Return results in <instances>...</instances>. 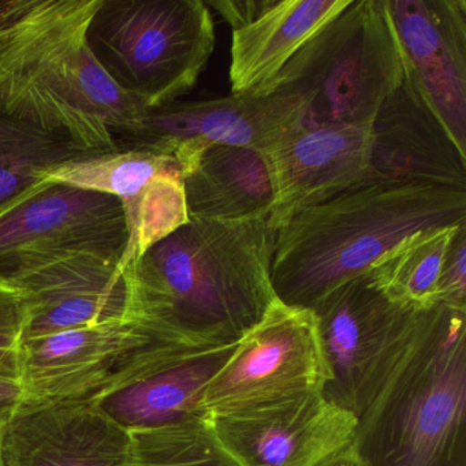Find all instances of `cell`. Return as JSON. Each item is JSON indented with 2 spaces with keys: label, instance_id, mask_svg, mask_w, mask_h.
Instances as JSON below:
<instances>
[{
  "label": "cell",
  "instance_id": "cell-1",
  "mask_svg": "<svg viewBox=\"0 0 466 466\" xmlns=\"http://www.w3.org/2000/svg\"><path fill=\"white\" fill-rule=\"evenodd\" d=\"M99 5L0 2V113L88 154L118 151L116 138L137 127L147 111L108 77L89 47Z\"/></svg>",
  "mask_w": 466,
  "mask_h": 466
},
{
  "label": "cell",
  "instance_id": "cell-2",
  "mask_svg": "<svg viewBox=\"0 0 466 466\" xmlns=\"http://www.w3.org/2000/svg\"><path fill=\"white\" fill-rule=\"evenodd\" d=\"M275 234L268 219L190 220L125 266L129 318L187 342H236L277 299Z\"/></svg>",
  "mask_w": 466,
  "mask_h": 466
},
{
  "label": "cell",
  "instance_id": "cell-3",
  "mask_svg": "<svg viewBox=\"0 0 466 466\" xmlns=\"http://www.w3.org/2000/svg\"><path fill=\"white\" fill-rule=\"evenodd\" d=\"M466 223V189L370 179L294 215L275 234V296L313 310L329 293L368 274L409 237Z\"/></svg>",
  "mask_w": 466,
  "mask_h": 466
},
{
  "label": "cell",
  "instance_id": "cell-4",
  "mask_svg": "<svg viewBox=\"0 0 466 466\" xmlns=\"http://www.w3.org/2000/svg\"><path fill=\"white\" fill-rule=\"evenodd\" d=\"M370 466H466V309L424 308L410 345L357 419Z\"/></svg>",
  "mask_w": 466,
  "mask_h": 466
},
{
  "label": "cell",
  "instance_id": "cell-5",
  "mask_svg": "<svg viewBox=\"0 0 466 466\" xmlns=\"http://www.w3.org/2000/svg\"><path fill=\"white\" fill-rule=\"evenodd\" d=\"M408 62L386 0H351L283 67L277 89L305 107V125L370 127Z\"/></svg>",
  "mask_w": 466,
  "mask_h": 466
},
{
  "label": "cell",
  "instance_id": "cell-6",
  "mask_svg": "<svg viewBox=\"0 0 466 466\" xmlns=\"http://www.w3.org/2000/svg\"><path fill=\"white\" fill-rule=\"evenodd\" d=\"M88 43L108 77L146 110L192 92L215 48L201 0H100Z\"/></svg>",
  "mask_w": 466,
  "mask_h": 466
},
{
  "label": "cell",
  "instance_id": "cell-7",
  "mask_svg": "<svg viewBox=\"0 0 466 466\" xmlns=\"http://www.w3.org/2000/svg\"><path fill=\"white\" fill-rule=\"evenodd\" d=\"M228 345V343H226ZM136 318L26 338L24 402H92L154 368L203 348Z\"/></svg>",
  "mask_w": 466,
  "mask_h": 466
},
{
  "label": "cell",
  "instance_id": "cell-8",
  "mask_svg": "<svg viewBox=\"0 0 466 466\" xmlns=\"http://www.w3.org/2000/svg\"><path fill=\"white\" fill-rule=\"evenodd\" d=\"M313 312L329 373L323 395L359 419L413 340L422 309L390 299L365 274Z\"/></svg>",
  "mask_w": 466,
  "mask_h": 466
},
{
  "label": "cell",
  "instance_id": "cell-9",
  "mask_svg": "<svg viewBox=\"0 0 466 466\" xmlns=\"http://www.w3.org/2000/svg\"><path fill=\"white\" fill-rule=\"evenodd\" d=\"M329 379L315 312L275 299L211 379L201 409L223 416L323 394Z\"/></svg>",
  "mask_w": 466,
  "mask_h": 466
},
{
  "label": "cell",
  "instance_id": "cell-10",
  "mask_svg": "<svg viewBox=\"0 0 466 466\" xmlns=\"http://www.w3.org/2000/svg\"><path fill=\"white\" fill-rule=\"evenodd\" d=\"M129 245L118 198L45 182L0 211V282L77 255L124 260Z\"/></svg>",
  "mask_w": 466,
  "mask_h": 466
},
{
  "label": "cell",
  "instance_id": "cell-11",
  "mask_svg": "<svg viewBox=\"0 0 466 466\" xmlns=\"http://www.w3.org/2000/svg\"><path fill=\"white\" fill-rule=\"evenodd\" d=\"M305 125V107L277 89L266 97L228 95L220 99L177 102L147 110L137 127L116 138L118 149H144L171 157L181 176L211 146H236L264 152Z\"/></svg>",
  "mask_w": 466,
  "mask_h": 466
},
{
  "label": "cell",
  "instance_id": "cell-12",
  "mask_svg": "<svg viewBox=\"0 0 466 466\" xmlns=\"http://www.w3.org/2000/svg\"><path fill=\"white\" fill-rule=\"evenodd\" d=\"M45 181L118 198L129 230L124 266L190 222L181 170L166 155L144 149L86 155L65 163Z\"/></svg>",
  "mask_w": 466,
  "mask_h": 466
},
{
  "label": "cell",
  "instance_id": "cell-13",
  "mask_svg": "<svg viewBox=\"0 0 466 466\" xmlns=\"http://www.w3.org/2000/svg\"><path fill=\"white\" fill-rule=\"evenodd\" d=\"M208 419L241 466H318L356 441V417L321 392Z\"/></svg>",
  "mask_w": 466,
  "mask_h": 466
},
{
  "label": "cell",
  "instance_id": "cell-14",
  "mask_svg": "<svg viewBox=\"0 0 466 466\" xmlns=\"http://www.w3.org/2000/svg\"><path fill=\"white\" fill-rule=\"evenodd\" d=\"M370 127L304 125L280 137L263 152L274 187L269 228L370 181Z\"/></svg>",
  "mask_w": 466,
  "mask_h": 466
},
{
  "label": "cell",
  "instance_id": "cell-15",
  "mask_svg": "<svg viewBox=\"0 0 466 466\" xmlns=\"http://www.w3.org/2000/svg\"><path fill=\"white\" fill-rule=\"evenodd\" d=\"M6 466H132L130 433L89 402H21L0 425Z\"/></svg>",
  "mask_w": 466,
  "mask_h": 466
},
{
  "label": "cell",
  "instance_id": "cell-16",
  "mask_svg": "<svg viewBox=\"0 0 466 466\" xmlns=\"http://www.w3.org/2000/svg\"><path fill=\"white\" fill-rule=\"evenodd\" d=\"M409 70L466 154L465 0H386Z\"/></svg>",
  "mask_w": 466,
  "mask_h": 466
},
{
  "label": "cell",
  "instance_id": "cell-17",
  "mask_svg": "<svg viewBox=\"0 0 466 466\" xmlns=\"http://www.w3.org/2000/svg\"><path fill=\"white\" fill-rule=\"evenodd\" d=\"M370 179L425 182L466 189L461 151L410 70L370 125Z\"/></svg>",
  "mask_w": 466,
  "mask_h": 466
},
{
  "label": "cell",
  "instance_id": "cell-18",
  "mask_svg": "<svg viewBox=\"0 0 466 466\" xmlns=\"http://www.w3.org/2000/svg\"><path fill=\"white\" fill-rule=\"evenodd\" d=\"M10 285L23 296L26 338L129 318V283L121 261L73 256Z\"/></svg>",
  "mask_w": 466,
  "mask_h": 466
},
{
  "label": "cell",
  "instance_id": "cell-19",
  "mask_svg": "<svg viewBox=\"0 0 466 466\" xmlns=\"http://www.w3.org/2000/svg\"><path fill=\"white\" fill-rule=\"evenodd\" d=\"M238 340L182 354L89 403L127 432L206 417L204 392Z\"/></svg>",
  "mask_w": 466,
  "mask_h": 466
},
{
  "label": "cell",
  "instance_id": "cell-20",
  "mask_svg": "<svg viewBox=\"0 0 466 466\" xmlns=\"http://www.w3.org/2000/svg\"><path fill=\"white\" fill-rule=\"evenodd\" d=\"M350 2L272 0L260 17L233 31L228 72L231 94L255 97L274 94L283 67Z\"/></svg>",
  "mask_w": 466,
  "mask_h": 466
},
{
  "label": "cell",
  "instance_id": "cell-21",
  "mask_svg": "<svg viewBox=\"0 0 466 466\" xmlns=\"http://www.w3.org/2000/svg\"><path fill=\"white\" fill-rule=\"evenodd\" d=\"M189 220L249 222L268 219L274 187L263 152L211 146L182 176Z\"/></svg>",
  "mask_w": 466,
  "mask_h": 466
},
{
  "label": "cell",
  "instance_id": "cell-22",
  "mask_svg": "<svg viewBox=\"0 0 466 466\" xmlns=\"http://www.w3.org/2000/svg\"><path fill=\"white\" fill-rule=\"evenodd\" d=\"M86 155L96 154L0 113V211L45 184L65 163Z\"/></svg>",
  "mask_w": 466,
  "mask_h": 466
},
{
  "label": "cell",
  "instance_id": "cell-23",
  "mask_svg": "<svg viewBox=\"0 0 466 466\" xmlns=\"http://www.w3.org/2000/svg\"><path fill=\"white\" fill-rule=\"evenodd\" d=\"M460 226L403 239L370 269V280L395 301L419 309L432 307L444 256Z\"/></svg>",
  "mask_w": 466,
  "mask_h": 466
},
{
  "label": "cell",
  "instance_id": "cell-24",
  "mask_svg": "<svg viewBox=\"0 0 466 466\" xmlns=\"http://www.w3.org/2000/svg\"><path fill=\"white\" fill-rule=\"evenodd\" d=\"M129 433L132 466H241L207 416Z\"/></svg>",
  "mask_w": 466,
  "mask_h": 466
},
{
  "label": "cell",
  "instance_id": "cell-25",
  "mask_svg": "<svg viewBox=\"0 0 466 466\" xmlns=\"http://www.w3.org/2000/svg\"><path fill=\"white\" fill-rule=\"evenodd\" d=\"M26 312L18 289L0 282V380L20 384Z\"/></svg>",
  "mask_w": 466,
  "mask_h": 466
},
{
  "label": "cell",
  "instance_id": "cell-26",
  "mask_svg": "<svg viewBox=\"0 0 466 466\" xmlns=\"http://www.w3.org/2000/svg\"><path fill=\"white\" fill-rule=\"evenodd\" d=\"M436 304L466 309V223L457 228L444 256Z\"/></svg>",
  "mask_w": 466,
  "mask_h": 466
},
{
  "label": "cell",
  "instance_id": "cell-27",
  "mask_svg": "<svg viewBox=\"0 0 466 466\" xmlns=\"http://www.w3.org/2000/svg\"><path fill=\"white\" fill-rule=\"evenodd\" d=\"M271 4L272 0H218L208 5L236 31L252 24Z\"/></svg>",
  "mask_w": 466,
  "mask_h": 466
},
{
  "label": "cell",
  "instance_id": "cell-28",
  "mask_svg": "<svg viewBox=\"0 0 466 466\" xmlns=\"http://www.w3.org/2000/svg\"><path fill=\"white\" fill-rule=\"evenodd\" d=\"M23 402L20 384L0 380V420L6 419Z\"/></svg>",
  "mask_w": 466,
  "mask_h": 466
},
{
  "label": "cell",
  "instance_id": "cell-29",
  "mask_svg": "<svg viewBox=\"0 0 466 466\" xmlns=\"http://www.w3.org/2000/svg\"><path fill=\"white\" fill-rule=\"evenodd\" d=\"M318 466H370L367 461L361 457L356 447V441L349 446L343 447L335 454L329 455V458L319 463Z\"/></svg>",
  "mask_w": 466,
  "mask_h": 466
},
{
  "label": "cell",
  "instance_id": "cell-30",
  "mask_svg": "<svg viewBox=\"0 0 466 466\" xmlns=\"http://www.w3.org/2000/svg\"><path fill=\"white\" fill-rule=\"evenodd\" d=\"M2 421L4 420H0V425H2ZM0 466H6L5 465L4 455H2V449H0Z\"/></svg>",
  "mask_w": 466,
  "mask_h": 466
}]
</instances>
